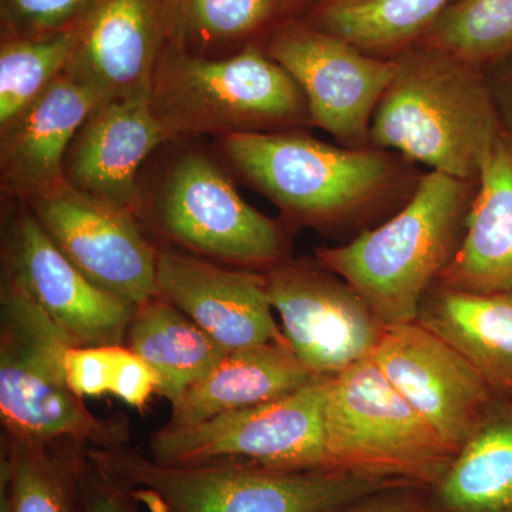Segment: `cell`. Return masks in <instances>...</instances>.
Instances as JSON below:
<instances>
[{"instance_id":"1","label":"cell","mask_w":512,"mask_h":512,"mask_svg":"<svg viewBox=\"0 0 512 512\" xmlns=\"http://www.w3.org/2000/svg\"><path fill=\"white\" fill-rule=\"evenodd\" d=\"M470 181L430 171L402 211L316 261L349 282L384 326L417 319L420 303L456 258L474 200Z\"/></svg>"},{"instance_id":"2","label":"cell","mask_w":512,"mask_h":512,"mask_svg":"<svg viewBox=\"0 0 512 512\" xmlns=\"http://www.w3.org/2000/svg\"><path fill=\"white\" fill-rule=\"evenodd\" d=\"M377 104L369 136L431 171L478 181L504 124L490 80L439 49L404 57Z\"/></svg>"},{"instance_id":"3","label":"cell","mask_w":512,"mask_h":512,"mask_svg":"<svg viewBox=\"0 0 512 512\" xmlns=\"http://www.w3.org/2000/svg\"><path fill=\"white\" fill-rule=\"evenodd\" d=\"M140 512H329L404 480L249 466H165L131 447L87 448Z\"/></svg>"},{"instance_id":"4","label":"cell","mask_w":512,"mask_h":512,"mask_svg":"<svg viewBox=\"0 0 512 512\" xmlns=\"http://www.w3.org/2000/svg\"><path fill=\"white\" fill-rule=\"evenodd\" d=\"M150 97L170 141L271 133L311 119L296 80L254 45L232 56L208 57L168 43Z\"/></svg>"},{"instance_id":"5","label":"cell","mask_w":512,"mask_h":512,"mask_svg":"<svg viewBox=\"0 0 512 512\" xmlns=\"http://www.w3.org/2000/svg\"><path fill=\"white\" fill-rule=\"evenodd\" d=\"M69 339L8 275L0 282V420L12 439L42 446L128 444L120 419L94 416L64 375Z\"/></svg>"},{"instance_id":"6","label":"cell","mask_w":512,"mask_h":512,"mask_svg":"<svg viewBox=\"0 0 512 512\" xmlns=\"http://www.w3.org/2000/svg\"><path fill=\"white\" fill-rule=\"evenodd\" d=\"M220 150L286 220L325 231L359 220L397 175L382 151L333 147L295 131L231 134Z\"/></svg>"},{"instance_id":"7","label":"cell","mask_w":512,"mask_h":512,"mask_svg":"<svg viewBox=\"0 0 512 512\" xmlns=\"http://www.w3.org/2000/svg\"><path fill=\"white\" fill-rule=\"evenodd\" d=\"M326 468L333 473L436 483L457 451L400 396L370 357L330 376Z\"/></svg>"},{"instance_id":"8","label":"cell","mask_w":512,"mask_h":512,"mask_svg":"<svg viewBox=\"0 0 512 512\" xmlns=\"http://www.w3.org/2000/svg\"><path fill=\"white\" fill-rule=\"evenodd\" d=\"M138 220L168 248L215 264L266 272L291 258L288 229L242 200L217 161L197 150L171 161Z\"/></svg>"},{"instance_id":"9","label":"cell","mask_w":512,"mask_h":512,"mask_svg":"<svg viewBox=\"0 0 512 512\" xmlns=\"http://www.w3.org/2000/svg\"><path fill=\"white\" fill-rule=\"evenodd\" d=\"M330 376L298 392L211 417L187 427H161L148 456L165 466H249L278 471H328L325 399Z\"/></svg>"},{"instance_id":"10","label":"cell","mask_w":512,"mask_h":512,"mask_svg":"<svg viewBox=\"0 0 512 512\" xmlns=\"http://www.w3.org/2000/svg\"><path fill=\"white\" fill-rule=\"evenodd\" d=\"M265 278L285 339L313 375H338L370 357L382 339L386 326L362 295L316 259H286Z\"/></svg>"},{"instance_id":"11","label":"cell","mask_w":512,"mask_h":512,"mask_svg":"<svg viewBox=\"0 0 512 512\" xmlns=\"http://www.w3.org/2000/svg\"><path fill=\"white\" fill-rule=\"evenodd\" d=\"M2 274L12 278L74 346H126L137 306L90 281L25 202L3 224Z\"/></svg>"},{"instance_id":"12","label":"cell","mask_w":512,"mask_h":512,"mask_svg":"<svg viewBox=\"0 0 512 512\" xmlns=\"http://www.w3.org/2000/svg\"><path fill=\"white\" fill-rule=\"evenodd\" d=\"M56 247L90 281L140 306L158 295V247L134 212L64 183L25 202Z\"/></svg>"},{"instance_id":"13","label":"cell","mask_w":512,"mask_h":512,"mask_svg":"<svg viewBox=\"0 0 512 512\" xmlns=\"http://www.w3.org/2000/svg\"><path fill=\"white\" fill-rule=\"evenodd\" d=\"M266 53L301 87L312 123L355 146L399 70L397 60L367 57L348 40L303 25L278 30Z\"/></svg>"},{"instance_id":"14","label":"cell","mask_w":512,"mask_h":512,"mask_svg":"<svg viewBox=\"0 0 512 512\" xmlns=\"http://www.w3.org/2000/svg\"><path fill=\"white\" fill-rule=\"evenodd\" d=\"M370 359L457 453L498 397L456 349L417 320L387 326Z\"/></svg>"},{"instance_id":"15","label":"cell","mask_w":512,"mask_h":512,"mask_svg":"<svg viewBox=\"0 0 512 512\" xmlns=\"http://www.w3.org/2000/svg\"><path fill=\"white\" fill-rule=\"evenodd\" d=\"M157 289L228 352L288 343L272 313L265 272L158 247Z\"/></svg>"},{"instance_id":"16","label":"cell","mask_w":512,"mask_h":512,"mask_svg":"<svg viewBox=\"0 0 512 512\" xmlns=\"http://www.w3.org/2000/svg\"><path fill=\"white\" fill-rule=\"evenodd\" d=\"M167 45V0H97L76 26L64 73L100 103L150 92Z\"/></svg>"},{"instance_id":"17","label":"cell","mask_w":512,"mask_h":512,"mask_svg":"<svg viewBox=\"0 0 512 512\" xmlns=\"http://www.w3.org/2000/svg\"><path fill=\"white\" fill-rule=\"evenodd\" d=\"M150 92L94 107L74 136L63 167L70 187L137 217L138 171L157 147L170 141L154 114Z\"/></svg>"},{"instance_id":"18","label":"cell","mask_w":512,"mask_h":512,"mask_svg":"<svg viewBox=\"0 0 512 512\" xmlns=\"http://www.w3.org/2000/svg\"><path fill=\"white\" fill-rule=\"evenodd\" d=\"M100 100L66 73L32 104L0 127V181L19 202L56 190L74 136Z\"/></svg>"},{"instance_id":"19","label":"cell","mask_w":512,"mask_h":512,"mask_svg":"<svg viewBox=\"0 0 512 512\" xmlns=\"http://www.w3.org/2000/svg\"><path fill=\"white\" fill-rule=\"evenodd\" d=\"M436 284L512 292V134L505 127L481 165L460 251Z\"/></svg>"},{"instance_id":"20","label":"cell","mask_w":512,"mask_h":512,"mask_svg":"<svg viewBox=\"0 0 512 512\" xmlns=\"http://www.w3.org/2000/svg\"><path fill=\"white\" fill-rule=\"evenodd\" d=\"M320 376L302 365L289 343L231 350L204 379L171 404L165 426H192L220 414L272 402L298 392Z\"/></svg>"},{"instance_id":"21","label":"cell","mask_w":512,"mask_h":512,"mask_svg":"<svg viewBox=\"0 0 512 512\" xmlns=\"http://www.w3.org/2000/svg\"><path fill=\"white\" fill-rule=\"evenodd\" d=\"M416 320L456 349L498 397L512 402V292H467L434 284Z\"/></svg>"},{"instance_id":"22","label":"cell","mask_w":512,"mask_h":512,"mask_svg":"<svg viewBox=\"0 0 512 512\" xmlns=\"http://www.w3.org/2000/svg\"><path fill=\"white\" fill-rule=\"evenodd\" d=\"M417 512H512V402L497 397Z\"/></svg>"},{"instance_id":"23","label":"cell","mask_w":512,"mask_h":512,"mask_svg":"<svg viewBox=\"0 0 512 512\" xmlns=\"http://www.w3.org/2000/svg\"><path fill=\"white\" fill-rule=\"evenodd\" d=\"M126 346L153 369L158 379L157 393L171 404L204 379L228 353L160 295L137 306Z\"/></svg>"},{"instance_id":"24","label":"cell","mask_w":512,"mask_h":512,"mask_svg":"<svg viewBox=\"0 0 512 512\" xmlns=\"http://www.w3.org/2000/svg\"><path fill=\"white\" fill-rule=\"evenodd\" d=\"M86 450L2 434V512H80L79 473Z\"/></svg>"},{"instance_id":"25","label":"cell","mask_w":512,"mask_h":512,"mask_svg":"<svg viewBox=\"0 0 512 512\" xmlns=\"http://www.w3.org/2000/svg\"><path fill=\"white\" fill-rule=\"evenodd\" d=\"M76 28L53 35L2 37L0 127L15 119L69 66Z\"/></svg>"},{"instance_id":"26","label":"cell","mask_w":512,"mask_h":512,"mask_svg":"<svg viewBox=\"0 0 512 512\" xmlns=\"http://www.w3.org/2000/svg\"><path fill=\"white\" fill-rule=\"evenodd\" d=\"M278 0H167L168 43L194 55L247 39L268 23Z\"/></svg>"},{"instance_id":"27","label":"cell","mask_w":512,"mask_h":512,"mask_svg":"<svg viewBox=\"0 0 512 512\" xmlns=\"http://www.w3.org/2000/svg\"><path fill=\"white\" fill-rule=\"evenodd\" d=\"M450 0H369L330 5L319 15L322 30L357 47L383 49L412 39L430 28Z\"/></svg>"},{"instance_id":"28","label":"cell","mask_w":512,"mask_h":512,"mask_svg":"<svg viewBox=\"0 0 512 512\" xmlns=\"http://www.w3.org/2000/svg\"><path fill=\"white\" fill-rule=\"evenodd\" d=\"M431 47L473 64L512 57V0H457L431 23Z\"/></svg>"},{"instance_id":"29","label":"cell","mask_w":512,"mask_h":512,"mask_svg":"<svg viewBox=\"0 0 512 512\" xmlns=\"http://www.w3.org/2000/svg\"><path fill=\"white\" fill-rule=\"evenodd\" d=\"M97 0H0L2 37L53 35L72 30Z\"/></svg>"},{"instance_id":"30","label":"cell","mask_w":512,"mask_h":512,"mask_svg":"<svg viewBox=\"0 0 512 512\" xmlns=\"http://www.w3.org/2000/svg\"><path fill=\"white\" fill-rule=\"evenodd\" d=\"M116 349L117 346L70 345L64 350V375L80 399L110 393Z\"/></svg>"},{"instance_id":"31","label":"cell","mask_w":512,"mask_h":512,"mask_svg":"<svg viewBox=\"0 0 512 512\" xmlns=\"http://www.w3.org/2000/svg\"><path fill=\"white\" fill-rule=\"evenodd\" d=\"M157 390L158 379L153 369L127 346H117L110 393L141 410Z\"/></svg>"},{"instance_id":"32","label":"cell","mask_w":512,"mask_h":512,"mask_svg":"<svg viewBox=\"0 0 512 512\" xmlns=\"http://www.w3.org/2000/svg\"><path fill=\"white\" fill-rule=\"evenodd\" d=\"M79 504L80 512H140L120 485L93 464L87 453L79 473Z\"/></svg>"},{"instance_id":"33","label":"cell","mask_w":512,"mask_h":512,"mask_svg":"<svg viewBox=\"0 0 512 512\" xmlns=\"http://www.w3.org/2000/svg\"><path fill=\"white\" fill-rule=\"evenodd\" d=\"M424 485L397 483L353 498L329 512H417L423 503Z\"/></svg>"},{"instance_id":"34","label":"cell","mask_w":512,"mask_h":512,"mask_svg":"<svg viewBox=\"0 0 512 512\" xmlns=\"http://www.w3.org/2000/svg\"><path fill=\"white\" fill-rule=\"evenodd\" d=\"M491 86L505 130L512 134V64Z\"/></svg>"},{"instance_id":"35","label":"cell","mask_w":512,"mask_h":512,"mask_svg":"<svg viewBox=\"0 0 512 512\" xmlns=\"http://www.w3.org/2000/svg\"><path fill=\"white\" fill-rule=\"evenodd\" d=\"M369 2V0H326L330 5H355V3Z\"/></svg>"}]
</instances>
